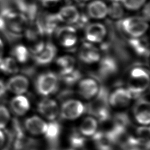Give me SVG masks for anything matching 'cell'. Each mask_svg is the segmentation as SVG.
Wrapping results in <instances>:
<instances>
[{"mask_svg":"<svg viewBox=\"0 0 150 150\" xmlns=\"http://www.w3.org/2000/svg\"><path fill=\"white\" fill-rule=\"evenodd\" d=\"M94 99L85 107V110L96 117L100 122H105L110 119L109 96L106 88L100 87Z\"/></svg>","mask_w":150,"mask_h":150,"instance_id":"1","label":"cell"},{"mask_svg":"<svg viewBox=\"0 0 150 150\" xmlns=\"http://www.w3.org/2000/svg\"><path fill=\"white\" fill-rule=\"evenodd\" d=\"M149 77L148 72L143 68L133 69L129 75L128 82V90L132 97H138L144 92L149 86Z\"/></svg>","mask_w":150,"mask_h":150,"instance_id":"2","label":"cell"},{"mask_svg":"<svg viewBox=\"0 0 150 150\" xmlns=\"http://www.w3.org/2000/svg\"><path fill=\"white\" fill-rule=\"evenodd\" d=\"M55 46L50 43L39 42L31 50L35 62L39 65H45L50 63L56 54Z\"/></svg>","mask_w":150,"mask_h":150,"instance_id":"3","label":"cell"},{"mask_svg":"<svg viewBox=\"0 0 150 150\" xmlns=\"http://www.w3.org/2000/svg\"><path fill=\"white\" fill-rule=\"evenodd\" d=\"M59 79L52 72L43 73L38 76L35 82L37 92L42 96H48L54 93L57 88Z\"/></svg>","mask_w":150,"mask_h":150,"instance_id":"4","label":"cell"},{"mask_svg":"<svg viewBox=\"0 0 150 150\" xmlns=\"http://www.w3.org/2000/svg\"><path fill=\"white\" fill-rule=\"evenodd\" d=\"M122 29L133 38H138L146 31L148 25L142 17H129L123 19L120 23Z\"/></svg>","mask_w":150,"mask_h":150,"instance_id":"5","label":"cell"},{"mask_svg":"<svg viewBox=\"0 0 150 150\" xmlns=\"http://www.w3.org/2000/svg\"><path fill=\"white\" fill-rule=\"evenodd\" d=\"M85 110L84 105L79 100H67L62 105L60 115L66 120H74L80 116Z\"/></svg>","mask_w":150,"mask_h":150,"instance_id":"6","label":"cell"},{"mask_svg":"<svg viewBox=\"0 0 150 150\" xmlns=\"http://www.w3.org/2000/svg\"><path fill=\"white\" fill-rule=\"evenodd\" d=\"M6 83L7 91L16 95H21L27 91L29 80L26 77L21 74H14Z\"/></svg>","mask_w":150,"mask_h":150,"instance_id":"7","label":"cell"},{"mask_svg":"<svg viewBox=\"0 0 150 150\" xmlns=\"http://www.w3.org/2000/svg\"><path fill=\"white\" fill-rule=\"evenodd\" d=\"M56 38L59 43L65 47H71L77 42L76 30L74 27L65 26L56 30Z\"/></svg>","mask_w":150,"mask_h":150,"instance_id":"8","label":"cell"},{"mask_svg":"<svg viewBox=\"0 0 150 150\" xmlns=\"http://www.w3.org/2000/svg\"><path fill=\"white\" fill-rule=\"evenodd\" d=\"M149 103L145 98H139L134 106L133 112L136 121L142 125H148L150 122Z\"/></svg>","mask_w":150,"mask_h":150,"instance_id":"9","label":"cell"},{"mask_svg":"<svg viewBox=\"0 0 150 150\" xmlns=\"http://www.w3.org/2000/svg\"><path fill=\"white\" fill-rule=\"evenodd\" d=\"M132 98L131 93L128 89L118 88L109 96V103L114 107L121 108L128 105Z\"/></svg>","mask_w":150,"mask_h":150,"instance_id":"10","label":"cell"},{"mask_svg":"<svg viewBox=\"0 0 150 150\" xmlns=\"http://www.w3.org/2000/svg\"><path fill=\"white\" fill-rule=\"evenodd\" d=\"M106 35L105 26L100 23H93L87 26L85 30L86 39L94 43L101 42Z\"/></svg>","mask_w":150,"mask_h":150,"instance_id":"11","label":"cell"},{"mask_svg":"<svg viewBox=\"0 0 150 150\" xmlns=\"http://www.w3.org/2000/svg\"><path fill=\"white\" fill-rule=\"evenodd\" d=\"M79 55L80 59L87 64L97 62L100 57L99 50L90 43H84L82 45Z\"/></svg>","mask_w":150,"mask_h":150,"instance_id":"12","label":"cell"},{"mask_svg":"<svg viewBox=\"0 0 150 150\" xmlns=\"http://www.w3.org/2000/svg\"><path fill=\"white\" fill-rule=\"evenodd\" d=\"M38 111L49 120H54L59 114V107L57 103L49 98H45L40 101L38 106Z\"/></svg>","mask_w":150,"mask_h":150,"instance_id":"13","label":"cell"},{"mask_svg":"<svg viewBox=\"0 0 150 150\" xmlns=\"http://www.w3.org/2000/svg\"><path fill=\"white\" fill-rule=\"evenodd\" d=\"M98 88L99 87L95 80L91 78H86L79 82L78 92L83 98L90 99L96 95Z\"/></svg>","mask_w":150,"mask_h":150,"instance_id":"14","label":"cell"},{"mask_svg":"<svg viewBox=\"0 0 150 150\" xmlns=\"http://www.w3.org/2000/svg\"><path fill=\"white\" fill-rule=\"evenodd\" d=\"M56 16L60 22L67 24H73L77 22L80 13L74 6L68 5L63 6L56 13Z\"/></svg>","mask_w":150,"mask_h":150,"instance_id":"15","label":"cell"},{"mask_svg":"<svg viewBox=\"0 0 150 150\" xmlns=\"http://www.w3.org/2000/svg\"><path fill=\"white\" fill-rule=\"evenodd\" d=\"M24 125L25 129L33 135L44 134L47 126L45 121L37 116H32L26 119Z\"/></svg>","mask_w":150,"mask_h":150,"instance_id":"16","label":"cell"},{"mask_svg":"<svg viewBox=\"0 0 150 150\" xmlns=\"http://www.w3.org/2000/svg\"><path fill=\"white\" fill-rule=\"evenodd\" d=\"M30 108L29 101L25 96L16 95L10 101V108L12 112L17 116L25 114Z\"/></svg>","mask_w":150,"mask_h":150,"instance_id":"17","label":"cell"},{"mask_svg":"<svg viewBox=\"0 0 150 150\" xmlns=\"http://www.w3.org/2000/svg\"><path fill=\"white\" fill-rule=\"evenodd\" d=\"M93 138L98 150H114L115 143L107 131L96 132Z\"/></svg>","mask_w":150,"mask_h":150,"instance_id":"18","label":"cell"},{"mask_svg":"<svg viewBox=\"0 0 150 150\" xmlns=\"http://www.w3.org/2000/svg\"><path fill=\"white\" fill-rule=\"evenodd\" d=\"M117 63L115 59L111 56L104 57L100 64L99 75L101 78H107L117 71Z\"/></svg>","mask_w":150,"mask_h":150,"instance_id":"19","label":"cell"},{"mask_svg":"<svg viewBox=\"0 0 150 150\" xmlns=\"http://www.w3.org/2000/svg\"><path fill=\"white\" fill-rule=\"evenodd\" d=\"M107 6L100 0H95L90 2L87 6L88 15L94 19H103L107 14Z\"/></svg>","mask_w":150,"mask_h":150,"instance_id":"20","label":"cell"},{"mask_svg":"<svg viewBox=\"0 0 150 150\" xmlns=\"http://www.w3.org/2000/svg\"><path fill=\"white\" fill-rule=\"evenodd\" d=\"M18 62L12 57H3L0 61V72L6 75H14L19 71Z\"/></svg>","mask_w":150,"mask_h":150,"instance_id":"21","label":"cell"},{"mask_svg":"<svg viewBox=\"0 0 150 150\" xmlns=\"http://www.w3.org/2000/svg\"><path fill=\"white\" fill-rule=\"evenodd\" d=\"M97 122L95 118L89 117L83 120L80 126V132L84 136H91L96 132Z\"/></svg>","mask_w":150,"mask_h":150,"instance_id":"22","label":"cell"},{"mask_svg":"<svg viewBox=\"0 0 150 150\" xmlns=\"http://www.w3.org/2000/svg\"><path fill=\"white\" fill-rule=\"evenodd\" d=\"M61 131V128L59 124L57 122L53 121L47 124V128L44 134L46 139L50 144H54L56 143Z\"/></svg>","mask_w":150,"mask_h":150,"instance_id":"23","label":"cell"},{"mask_svg":"<svg viewBox=\"0 0 150 150\" xmlns=\"http://www.w3.org/2000/svg\"><path fill=\"white\" fill-rule=\"evenodd\" d=\"M12 57L18 63H26L29 57V52L27 47L22 44L13 46L11 51Z\"/></svg>","mask_w":150,"mask_h":150,"instance_id":"24","label":"cell"},{"mask_svg":"<svg viewBox=\"0 0 150 150\" xmlns=\"http://www.w3.org/2000/svg\"><path fill=\"white\" fill-rule=\"evenodd\" d=\"M133 38L129 40V44L135 52L139 55L148 56L149 49L148 42L145 39Z\"/></svg>","mask_w":150,"mask_h":150,"instance_id":"25","label":"cell"},{"mask_svg":"<svg viewBox=\"0 0 150 150\" xmlns=\"http://www.w3.org/2000/svg\"><path fill=\"white\" fill-rule=\"evenodd\" d=\"M56 63L60 69V74H63L74 69L75 60L73 57L66 55L59 57L56 60Z\"/></svg>","mask_w":150,"mask_h":150,"instance_id":"26","label":"cell"},{"mask_svg":"<svg viewBox=\"0 0 150 150\" xmlns=\"http://www.w3.org/2000/svg\"><path fill=\"white\" fill-rule=\"evenodd\" d=\"M137 139L146 150L149 148V128L146 127H141L137 129Z\"/></svg>","mask_w":150,"mask_h":150,"instance_id":"27","label":"cell"},{"mask_svg":"<svg viewBox=\"0 0 150 150\" xmlns=\"http://www.w3.org/2000/svg\"><path fill=\"white\" fill-rule=\"evenodd\" d=\"M81 77L80 73L76 70L73 69L68 73L60 74L62 80L67 85L71 86L78 81Z\"/></svg>","mask_w":150,"mask_h":150,"instance_id":"28","label":"cell"},{"mask_svg":"<svg viewBox=\"0 0 150 150\" xmlns=\"http://www.w3.org/2000/svg\"><path fill=\"white\" fill-rule=\"evenodd\" d=\"M123 9L119 1H112L107 8V13L114 19L120 18L123 15Z\"/></svg>","mask_w":150,"mask_h":150,"instance_id":"29","label":"cell"},{"mask_svg":"<svg viewBox=\"0 0 150 150\" xmlns=\"http://www.w3.org/2000/svg\"><path fill=\"white\" fill-rule=\"evenodd\" d=\"M76 131L71 134L70 142L74 149H80L84 146L86 139Z\"/></svg>","mask_w":150,"mask_h":150,"instance_id":"30","label":"cell"},{"mask_svg":"<svg viewBox=\"0 0 150 150\" xmlns=\"http://www.w3.org/2000/svg\"><path fill=\"white\" fill-rule=\"evenodd\" d=\"M10 119L11 114L8 107L4 104H0V129H5Z\"/></svg>","mask_w":150,"mask_h":150,"instance_id":"31","label":"cell"},{"mask_svg":"<svg viewBox=\"0 0 150 150\" xmlns=\"http://www.w3.org/2000/svg\"><path fill=\"white\" fill-rule=\"evenodd\" d=\"M146 0H121L122 5L128 9L137 10L145 2Z\"/></svg>","mask_w":150,"mask_h":150,"instance_id":"32","label":"cell"},{"mask_svg":"<svg viewBox=\"0 0 150 150\" xmlns=\"http://www.w3.org/2000/svg\"><path fill=\"white\" fill-rule=\"evenodd\" d=\"M8 138L7 133L4 132L2 129H0V149L2 148L3 146L6 142Z\"/></svg>","mask_w":150,"mask_h":150,"instance_id":"33","label":"cell"},{"mask_svg":"<svg viewBox=\"0 0 150 150\" xmlns=\"http://www.w3.org/2000/svg\"><path fill=\"white\" fill-rule=\"evenodd\" d=\"M142 18H144L146 21L149 20V4L147 3L145 6L143 11H142Z\"/></svg>","mask_w":150,"mask_h":150,"instance_id":"34","label":"cell"},{"mask_svg":"<svg viewBox=\"0 0 150 150\" xmlns=\"http://www.w3.org/2000/svg\"><path fill=\"white\" fill-rule=\"evenodd\" d=\"M7 89L6 87V83L4 81L0 79V98L3 97L6 93Z\"/></svg>","mask_w":150,"mask_h":150,"instance_id":"35","label":"cell"},{"mask_svg":"<svg viewBox=\"0 0 150 150\" xmlns=\"http://www.w3.org/2000/svg\"><path fill=\"white\" fill-rule=\"evenodd\" d=\"M6 29V21L3 16L0 14V31H4Z\"/></svg>","mask_w":150,"mask_h":150,"instance_id":"36","label":"cell"},{"mask_svg":"<svg viewBox=\"0 0 150 150\" xmlns=\"http://www.w3.org/2000/svg\"><path fill=\"white\" fill-rule=\"evenodd\" d=\"M4 51H5V44L2 39L0 37V61L4 57Z\"/></svg>","mask_w":150,"mask_h":150,"instance_id":"37","label":"cell"},{"mask_svg":"<svg viewBox=\"0 0 150 150\" xmlns=\"http://www.w3.org/2000/svg\"><path fill=\"white\" fill-rule=\"evenodd\" d=\"M59 0H42V2L45 5L52 4L58 2Z\"/></svg>","mask_w":150,"mask_h":150,"instance_id":"38","label":"cell"},{"mask_svg":"<svg viewBox=\"0 0 150 150\" xmlns=\"http://www.w3.org/2000/svg\"><path fill=\"white\" fill-rule=\"evenodd\" d=\"M130 150H140V149H130Z\"/></svg>","mask_w":150,"mask_h":150,"instance_id":"39","label":"cell"},{"mask_svg":"<svg viewBox=\"0 0 150 150\" xmlns=\"http://www.w3.org/2000/svg\"><path fill=\"white\" fill-rule=\"evenodd\" d=\"M80 1H88V0H79Z\"/></svg>","mask_w":150,"mask_h":150,"instance_id":"40","label":"cell"},{"mask_svg":"<svg viewBox=\"0 0 150 150\" xmlns=\"http://www.w3.org/2000/svg\"><path fill=\"white\" fill-rule=\"evenodd\" d=\"M28 150H36L35 149H28Z\"/></svg>","mask_w":150,"mask_h":150,"instance_id":"41","label":"cell"}]
</instances>
